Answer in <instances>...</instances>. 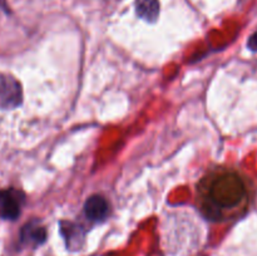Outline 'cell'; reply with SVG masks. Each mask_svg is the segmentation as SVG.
<instances>
[{"instance_id":"6da1fadb","label":"cell","mask_w":257,"mask_h":256,"mask_svg":"<svg viewBox=\"0 0 257 256\" xmlns=\"http://www.w3.org/2000/svg\"><path fill=\"white\" fill-rule=\"evenodd\" d=\"M251 188L242 173L233 168L208 171L196 188V203L201 213L213 222L233 220L247 211Z\"/></svg>"},{"instance_id":"7a4b0ae2","label":"cell","mask_w":257,"mask_h":256,"mask_svg":"<svg viewBox=\"0 0 257 256\" xmlns=\"http://www.w3.org/2000/svg\"><path fill=\"white\" fill-rule=\"evenodd\" d=\"M22 88L12 75L0 74V109H13L22 103Z\"/></svg>"},{"instance_id":"3957f363","label":"cell","mask_w":257,"mask_h":256,"mask_svg":"<svg viewBox=\"0 0 257 256\" xmlns=\"http://www.w3.org/2000/svg\"><path fill=\"white\" fill-rule=\"evenodd\" d=\"M25 197L23 192L15 188L0 191V217L4 220H15L20 216Z\"/></svg>"},{"instance_id":"277c9868","label":"cell","mask_w":257,"mask_h":256,"mask_svg":"<svg viewBox=\"0 0 257 256\" xmlns=\"http://www.w3.org/2000/svg\"><path fill=\"white\" fill-rule=\"evenodd\" d=\"M84 213L90 221L94 222L104 221L109 215V203L103 196L93 195L85 201Z\"/></svg>"},{"instance_id":"5b68a950","label":"cell","mask_w":257,"mask_h":256,"mask_svg":"<svg viewBox=\"0 0 257 256\" xmlns=\"http://www.w3.org/2000/svg\"><path fill=\"white\" fill-rule=\"evenodd\" d=\"M47 238V231L38 221H32L23 227L20 241L25 245H42Z\"/></svg>"},{"instance_id":"8992f818","label":"cell","mask_w":257,"mask_h":256,"mask_svg":"<svg viewBox=\"0 0 257 256\" xmlns=\"http://www.w3.org/2000/svg\"><path fill=\"white\" fill-rule=\"evenodd\" d=\"M136 12L140 18L148 23H155L160 14V3L158 0H137Z\"/></svg>"},{"instance_id":"52a82bcc","label":"cell","mask_w":257,"mask_h":256,"mask_svg":"<svg viewBox=\"0 0 257 256\" xmlns=\"http://www.w3.org/2000/svg\"><path fill=\"white\" fill-rule=\"evenodd\" d=\"M65 225V227L63 226L62 232L63 235L67 238V242L69 245L72 243H78V240H83V231L80 230L79 226L74 225L72 222H63Z\"/></svg>"},{"instance_id":"ba28073f","label":"cell","mask_w":257,"mask_h":256,"mask_svg":"<svg viewBox=\"0 0 257 256\" xmlns=\"http://www.w3.org/2000/svg\"><path fill=\"white\" fill-rule=\"evenodd\" d=\"M247 47L250 50L257 53V32L253 33V34L250 37V39H248L247 42Z\"/></svg>"},{"instance_id":"9c48e42d","label":"cell","mask_w":257,"mask_h":256,"mask_svg":"<svg viewBox=\"0 0 257 256\" xmlns=\"http://www.w3.org/2000/svg\"><path fill=\"white\" fill-rule=\"evenodd\" d=\"M0 5L5 8V0H0Z\"/></svg>"}]
</instances>
